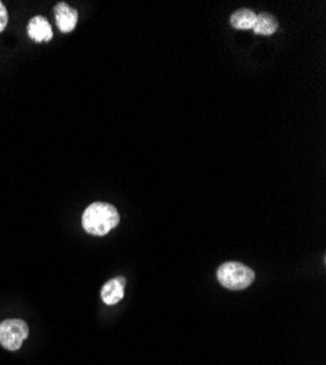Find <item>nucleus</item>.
I'll return each mask as SVG.
<instances>
[{
	"label": "nucleus",
	"mask_w": 326,
	"mask_h": 365,
	"mask_svg": "<svg viewBox=\"0 0 326 365\" xmlns=\"http://www.w3.org/2000/svg\"><path fill=\"white\" fill-rule=\"evenodd\" d=\"M121 222L118 210L104 202H94L83 210L82 215V227L83 230L96 237L107 235L111 230H114Z\"/></svg>",
	"instance_id": "nucleus-1"
},
{
	"label": "nucleus",
	"mask_w": 326,
	"mask_h": 365,
	"mask_svg": "<svg viewBox=\"0 0 326 365\" xmlns=\"http://www.w3.org/2000/svg\"><path fill=\"white\" fill-rule=\"evenodd\" d=\"M217 278L224 288L240 291L249 288L253 284L255 272L240 262H227L218 267Z\"/></svg>",
	"instance_id": "nucleus-2"
},
{
	"label": "nucleus",
	"mask_w": 326,
	"mask_h": 365,
	"mask_svg": "<svg viewBox=\"0 0 326 365\" xmlns=\"http://www.w3.org/2000/svg\"><path fill=\"white\" fill-rule=\"evenodd\" d=\"M28 334V324L21 319H8L0 323V345L8 351H18Z\"/></svg>",
	"instance_id": "nucleus-3"
},
{
	"label": "nucleus",
	"mask_w": 326,
	"mask_h": 365,
	"mask_svg": "<svg viewBox=\"0 0 326 365\" xmlns=\"http://www.w3.org/2000/svg\"><path fill=\"white\" fill-rule=\"evenodd\" d=\"M54 15H56V24L61 29V33L68 34L72 33L76 24H78V11L71 8L68 4H57L54 8Z\"/></svg>",
	"instance_id": "nucleus-4"
},
{
	"label": "nucleus",
	"mask_w": 326,
	"mask_h": 365,
	"mask_svg": "<svg viewBox=\"0 0 326 365\" xmlns=\"http://www.w3.org/2000/svg\"><path fill=\"white\" fill-rule=\"evenodd\" d=\"M28 37L36 43L50 41L53 38V29L44 16H34L28 22Z\"/></svg>",
	"instance_id": "nucleus-5"
},
{
	"label": "nucleus",
	"mask_w": 326,
	"mask_h": 365,
	"mask_svg": "<svg viewBox=\"0 0 326 365\" xmlns=\"http://www.w3.org/2000/svg\"><path fill=\"white\" fill-rule=\"evenodd\" d=\"M125 285L126 279L123 277H117L114 279H110L104 284L101 289V299L107 304V306H114L118 301H122L125 297Z\"/></svg>",
	"instance_id": "nucleus-6"
},
{
	"label": "nucleus",
	"mask_w": 326,
	"mask_h": 365,
	"mask_svg": "<svg viewBox=\"0 0 326 365\" xmlns=\"http://www.w3.org/2000/svg\"><path fill=\"white\" fill-rule=\"evenodd\" d=\"M280 24L278 19L271 14H259L256 15V24L253 31L258 36H272L277 33Z\"/></svg>",
	"instance_id": "nucleus-7"
},
{
	"label": "nucleus",
	"mask_w": 326,
	"mask_h": 365,
	"mask_svg": "<svg viewBox=\"0 0 326 365\" xmlns=\"http://www.w3.org/2000/svg\"><path fill=\"white\" fill-rule=\"evenodd\" d=\"M230 22H231L233 28L242 29V31H246V29H253V26L256 24V14L250 9H239L231 15Z\"/></svg>",
	"instance_id": "nucleus-8"
},
{
	"label": "nucleus",
	"mask_w": 326,
	"mask_h": 365,
	"mask_svg": "<svg viewBox=\"0 0 326 365\" xmlns=\"http://www.w3.org/2000/svg\"><path fill=\"white\" fill-rule=\"evenodd\" d=\"M8 21H9L8 9H6V6H5L2 2H0V33H2L4 29L6 28Z\"/></svg>",
	"instance_id": "nucleus-9"
}]
</instances>
